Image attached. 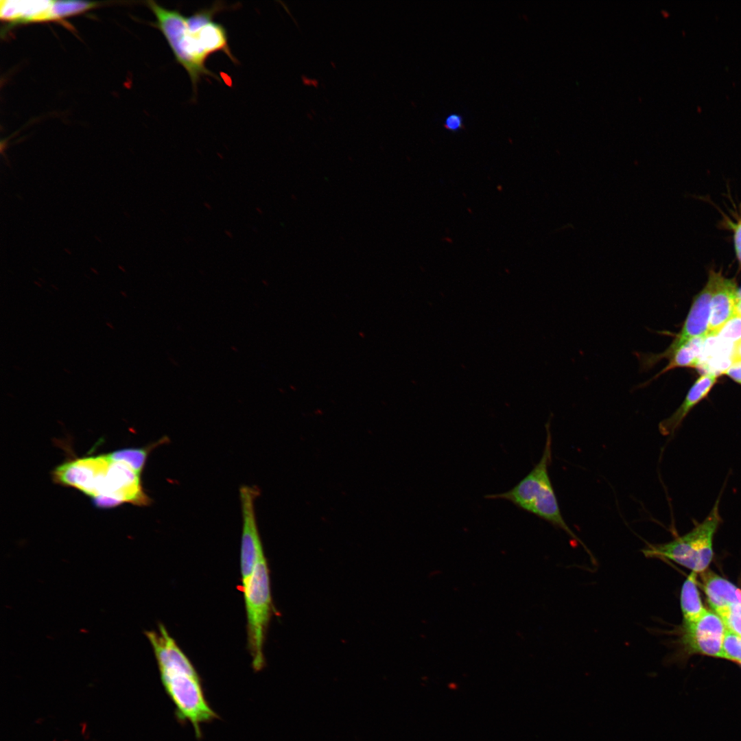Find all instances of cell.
I'll return each mask as SVG.
<instances>
[{
    "label": "cell",
    "instance_id": "obj_1",
    "mask_svg": "<svg viewBox=\"0 0 741 741\" xmlns=\"http://www.w3.org/2000/svg\"><path fill=\"white\" fill-rule=\"evenodd\" d=\"M145 3L156 17L152 26L162 33L176 61L187 72L194 95L202 77L220 80L206 67V61L211 55L221 51L237 62L228 45L226 28L213 21L215 14L228 8L224 3L216 2L210 8L185 16L180 11L165 8L155 1Z\"/></svg>",
    "mask_w": 741,
    "mask_h": 741
},
{
    "label": "cell",
    "instance_id": "obj_2",
    "mask_svg": "<svg viewBox=\"0 0 741 741\" xmlns=\"http://www.w3.org/2000/svg\"><path fill=\"white\" fill-rule=\"evenodd\" d=\"M552 456V434L550 423H548L545 443L539 462L510 490L504 493L486 495L484 497L511 502L517 508L562 529L586 549L585 545L567 524L561 514L548 471Z\"/></svg>",
    "mask_w": 741,
    "mask_h": 741
},
{
    "label": "cell",
    "instance_id": "obj_3",
    "mask_svg": "<svg viewBox=\"0 0 741 741\" xmlns=\"http://www.w3.org/2000/svg\"><path fill=\"white\" fill-rule=\"evenodd\" d=\"M161 682L173 703L175 716L181 725L190 723L197 738L202 736L201 725L219 718L210 705L200 675L190 660L158 666Z\"/></svg>",
    "mask_w": 741,
    "mask_h": 741
},
{
    "label": "cell",
    "instance_id": "obj_4",
    "mask_svg": "<svg viewBox=\"0 0 741 741\" xmlns=\"http://www.w3.org/2000/svg\"><path fill=\"white\" fill-rule=\"evenodd\" d=\"M722 490L706 517L687 533L665 543L648 544L643 550L647 558L670 560L696 573L707 569L714 556L716 532L722 522L719 505Z\"/></svg>",
    "mask_w": 741,
    "mask_h": 741
},
{
    "label": "cell",
    "instance_id": "obj_5",
    "mask_svg": "<svg viewBox=\"0 0 741 741\" xmlns=\"http://www.w3.org/2000/svg\"><path fill=\"white\" fill-rule=\"evenodd\" d=\"M242 591L247 618L248 648L252 667L259 671L265 664L263 644L272 610L269 570L264 554L257 562Z\"/></svg>",
    "mask_w": 741,
    "mask_h": 741
},
{
    "label": "cell",
    "instance_id": "obj_6",
    "mask_svg": "<svg viewBox=\"0 0 741 741\" xmlns=\"http://www.w3.org/2000/svg\"><path fill=\"white\" fill-rule=\"evenodd\" d=\"M259 494L258 488L254 486L244 485L239 489L242 516L240 552L242 590L246 586L259 558L264 554L255 508Z\"/></svg>",
    "mask_w": 741,
    "mask_h": 741
},
{
    "label": "cell",
    "instance_id": "obj_7",
    "mask_svg": "<svg viewBox=\"0 0 741 741\" xmlns=\"http://www.w3.org/2000/svg\"><path fill=\"white\" fill-rule=\"evenodd\" d=\"M726 626L714 611H707L694 623L683 625L681 643L686 652L722 657Z\"/></svg>",
    "mask_w": 741,
    "mask_h": 741
},
{
    "label": "cell",
    "instance_id": "obj_8",
    "mask_svg": "<svg viewBox=\"0 0 741 741\" xmlns=\"http://www.w3.org/2000/svg\"><path fill=\"white\" fill-rule=\"evenodd\" d=\"M110 461L105 455L85 457L66 462L53 472L55 481L77 489L93 497L98 479L108 471Z\"/></svg>",
    "mask_w": 741,
    "mask_h": 741
},
{
    "label": "cell",
    "instance_id": "obj_9",
    "mask_svg": "<svg viewBox=\"0 0 741 741\" xmlns=\"http://www.w3.org/2000/svg\"><path fill=\"white\" fill-rule=\"evenodd\" d=\"M100 495L110 497L121 504L129 502L148 506L151 502L143 489L140 475L121 462H110L98 495Z\"/></svg>",
    "mask_w": 741,
    "mask_h": 741
},
{
    "label": "cell",
    "instance_id": "obj_10",
    "mask_svg": "<svg viewBox=\"0 0 741 741\" xmlns=\"http://www.w3.org/2000/svg\"><path fill=\"white\" fill-rule=\"evenodd\" d=\"M720 274L713 270L709 271L705 287L694 298L681 331L668 349H674L693 338L708 336L711 301Z\"/></svg>",
    "mask_w": 741,
    "mask_h": 741
},
{
    "label": "cell",
    "instance_id": "obj_11",
    "mask_svg": "<svg viewBox=\"0 0 741 741\" xmlns=\"http://www.w3.org/2000/svg\"><path fill=\"white\" fill-rule=\"evenodd\" d=\"M737 292L735 281L720 274L711 301L708 334H715L736 314Z\"/></svg>",
    "mask_w": 741,
    "mask_h": 741
},
{
    "label": "cell",
    "instance_id": "obj_12",
    "mask_svg": "<svg viewBox=\"0 0 741 741\" xmlns=\"http://www.w3.org/2000/svg\"><path fill=\"white\" fill-rule=\"evenodd\" d=\"M716 381V375L705 373L692 386L681 405L668 418L659 424L660 433L671 436L681 425L692 408L703 399Z\"/></svg>",
    "mask_w": 741,
    "mask_h": 741
},
{
    "label": "cell",
    "instance_id": "obj_13",
    "mask_svg": "<svg viewBox=\"0 0 741 741\" xmlns=\"http://www.w3.org/2000/svg\"><path fill=\"white\" fill-rule=\"evenodd\" d=\"M52 1H1L0 16L8 23L49 21Z\"/></svg>",
    "mask_w": 741,
    "mask_h": 741
},
{
    "label": "cell",
    "instance_id": "obj_14",
    "mask_svg": "<svg viewBox=\"0 0 741 741\" xmlns=\"http://www.w3.org/2000/svg\"><path fill=\"white\" fill-rule=\"evenodd\" d=\"M700 574L701 587L712 610L741 605V590L738 587L711 570L706 569Z\"/></svg>",
    "mask_w": 741,
    "mask_h": 741
},
{
    "label": "cell",
    "instance_id": "obj_15",
    "mask_svg": "<svg viewBox=\"0 0 741 741\" xmlns=\"http://www.w3.org/2000/svg\"><path fill=\"white\" fill-rule=\"evenodd\" d=\"M697 573L691 572L684 581L680 595L683 625L696 622L706 611L697 587Z\"/></svg>",
    "mask_w": 741,
    "mask_h": 741
},
{
    "label": "cell",
    "instance_id": "obj_16",
    "mask_svg": "<svg viewBox=\"0 0 741 741\" xmlns=\"http://www.w3.org/2000/svg\"><path fill=\"white\" fill-rule=\"evenodd\" d=\"M169 441L168 437L163 436L156 442L145 447L121 449L106 454V456L110 462H121L141 475L150 453L158 446Z\"/></svg>",
    "mask_w": 741,
    "mask_h": 741
},
{
    "label": "cell",
    "instance_id": "obj_17",
    "mask_svg": "<svg viewBox=\"0 0 741 741\" xmlns=\"http://www.w3.org/2000/svg\"><path fill=\"white\" fill-rule=\"evenodd\" d=\"M99 3L81 1H52L49 12V21H59L79 14L98 6Z\"/></svg>",
    "mask_w": 741,
    "mask_h": 741
},
{
    "label": "cell",
    "instance_id": "obj_18",
    "mask_svg": "<svg viewBox=\"0 0 741 741\" xmlns=\"http://www.w3.org/2000/svg\"><path fill=\"white\" fill-rule=\"evenodd\" d=\"M713 611L721 618L727 629L741 637V605L725 606Z\"/></svg>",
    "mask_w": 741,
    "mask_h": 741
},
{
    "label": "cell",
    "instance_id": "obj_19",
    "mask_svg": "<svg viewBox=\"0 0 741 741\" xmlns=\"http://www.w3.org/2000/svg\"><path fill=\"white\" fill-rule=\"evenodd\" d=\"M714 335L725 342L736 345L741 340V316L735 314Z\"/></svg>",
    "mask_w": 741,
    "mask_h": 741
},
{
    "label": "cell",
    "instance_id": "obj_20",
    "mask_svg": "<svg viewBox=\"0 0 741 741\" xmlns=\"http://www.w3.org/2000/svg\"><path fill=\"white\" fill-rule=\"evenodd\" d=\"M721 658L741 664V637L727 628L723 637Z\"/></svg>",
    "mask_w": 741,
    "mask_h": 741
},
{
    "label": "cell",
    "instance_id": "obj_21",
    "mask_svg": "<svg viewBox=\"0 0 741 741\" xmlns=\"http://www.w3.org/2000/svg\"><path fill=\"white\" fill-rule=\"evenodd\" d=\"M443 126L450 132L460 131L464 127L462 117L456 113L450 114L445 117Z\"/></svg>",
    "mask_w": 741,
    "mask_h": 741
},
{
    "label": "cell",
    "instance_id": "obj_22",
    "mask_svg": "<svg viewBox=\"0 0 741 741\" xmlns=\"http://www.w3.org/2000/svg\"><path fill=\"white\" fill-rule=\"evenodd\" d=\"M731 225L733 231V243L736 257L741 265V219Z\"/></svg>",
    "mask_w": 741,
    "mask_h": 741
},
{
    "label": "cell",
    "instance_id": "obj_23",
    "mask_svg": "<svg viewBox=\"0 0 741 741\" xmlns=\"http://www.w3.org/2000/svg\"><path fill=\"white\" fill-rule=\"evenodd\" d=\"M725 374L741 384V361L733 362L725 372Z\"/></svg>",
    "mask_w": 741,
    "mask_h": 741
},
{
    "label": "cell",
    "instance_id": "obj_24",
    "mask_svg": "<svg viewBox=\"0 0 741 741\" xmlns=\"http://www.w3.org/2000/svg\"><path fill=\"white\" fill-rule=\"evenodd\" d=\"M741 361V340L734 346L733 353V362Z\"/></svg>",
    "mask_w": 741,
    "mask_h": 741
},
{
    "label": "cell",
    "instance_id": "obj_25",
    "mask_svg": "<svg viewBox=\"0 0 741 741\" xmlns=\"http://www.w3.org/2000/svg\"><path fill=\"white\" fill-rule=\"evenodd\" d=\"M736 314L741 316V298H738L736 304Z\"/></svg>",
    "mask_w": 741,
    "mask_h": 741
},
{
    "label": "cell",
    "instance_id": "obj_26",
    "mask_svg": "<svg viewBox=\"0 0 741 741\" xmlns=\"http://www.w3.org/2000/svg\"><path fill=\"white\" fill-rule=\"evenodd\" d=\"M737 297H738V298H741V287L738 289Z\"/></svg>",
    "mask_w": 741,
    "mask_h": 741
},
{
    "label": "cell",
    "instance_id": "obj_27",
    "mask_svg": "<svg viewBox=\"0 0 741 741\" xmlns=\"http://www.w3.org/2000/svg\"><path fill=\"white\" fill-rule=\"evenodd\" d=\"M741 665V664H740Z\"/></svg>",
    "mask_w": 741,
    "mask_h": 741
}]
</instances>
